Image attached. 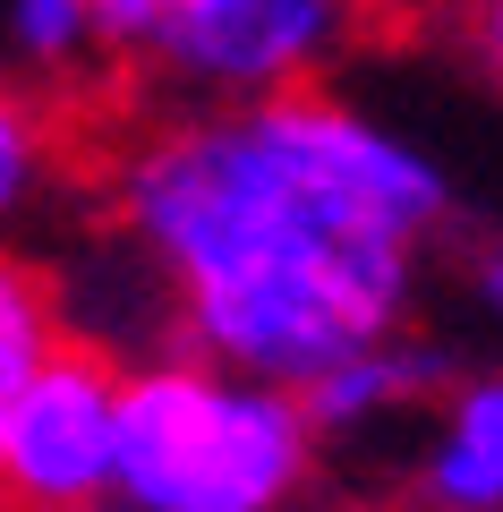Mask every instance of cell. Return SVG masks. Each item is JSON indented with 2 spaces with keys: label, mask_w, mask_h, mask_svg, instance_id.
Listing matches in <instances>:
<instances>
[{
  "label": "cell",
  "mask_w": 503,
  "mask_h": 512,
  "mask_svg": "<svg viewBox=\"0 0 503 512\" xmlns=\"http://www.w3.org/2000/svg\"><path fill=\"white\" fill-rule=\"evenodd\" d=\"M111 214L162 282L180 350L299 393L410 325L452 171L350 94L290 86L128 137Z\"/></svg>",
  "instance_id": "obj_1"
},
{
  "label": "cell",
  "mask_w": 503,
  "mask_h": 512,
  "mask_svg": "<svg viewBox=\"0 0 503 512\" xmlns=\"http://www.w3.org/2000/svg\"><path fill=\"white\" fill-rule=\"evenodd\" d=\"M376 9H469V0H376Z\"/></svg>",
  "instance_id": "obj_13"
},
{
  "label": "cell",
  "mask_w": 503,
  "mask_h": 512,
  "mask_svg": "<svg viewBox=\"0 0 503 512\" xmlns=\"http://www.w3.org/2000/svg\"><path fill=\"white\" fill-rule=\"evenodd\" d=\"M316 470L324 436L282 384L214 367L180 342L120 367V512H299Z\"/></svg>",
  "instance_id": "obj_2"
},
{
  "label": "cell",
  "mask_w": 503,
  "mask_h": 512,
  "mask_svg": "<svg viewBox=\"0 0 503 512\" xmlns=\"http://www.w3.org/2000/svg\"><path fill=\"white\" fill-rule=\"evenodd\" d=\"M120 350L60 333L0 410V512H94L120 470Z\"/></svg>",
  "instance_id": "obj_3"
},
{
  "label": "cell",
  "mask_w": 503,
  "mask_h": 512,
  "mask_svg": "<svg viewBox=\"0 0 503 512\" xmlns=\"http://www.w3.org/2000/svg\"><path fill=\"white\" fill-rule=\"evenodd\" d=\"M94 512H120V504H94Z\"/></svg>",
  "instance_id": "obj_14"
},
{
  "label": "cell",
  "mask_w": 503,
  "mask_h": 512,
  "mask_svg": "<svg viewBox=\"0 0 503 512\" xmlns=\"http://www.w3.org/2000/svg\"><path fill=\"white\" fill-rule=\"evenodd\" d=\"M444 384H452V350L401 325V333H376V342L342 350L324 376H307L299 384V410H307V427L333 444V436H376V427L427 410Z\"/></svg>",
  "instance_id": "obj_5"
},
{
  "label": "cell",
  "mask_w": 503,
  "mask_h": 512,
  "mask_svg": "<svg viewBox=\"0 0 503 512\" xmlns=\"http://www.w3.org/2000/svg\"><path fill=\"white\" fill-rule=\"evenodd\" d=\"M478 308L503 325V248H486V256H478Z\"/></svg>",
  "instance_id": "obj_12"
},
{
  "label": "cell",
  "mask_w": 503,
  "mask_h": 512,
  "mask_svg": "<svg viewBox=\"0 0 503 512\" xmlns=\"http://www.w3.org/2000/svg\"><path fill=\"white\" fill-rule=\"evenodd\" d=\"M9 52L26 60L35 77H77L103 60V43H94V18H86V0H9Z\"/></svg>",
  "instance_id": "obj_9"
},
{
  "label": "cell",
  "mask_w": 503,
  "mask_h": 512,
  "mask_svg": "<svg viewBox=\"0 0 503 512\" xmlns=\"http://www.w3.org/2000/svg\"><path fill=\"white\" fill-rule=\"evenodd\" d=\"M69 333V308H60V282L43 274L18 239H0V410L18 402V384L52 359V342Z\"/></svg>",
  "instance_id": "obj_7"
},
{
  "label": "cell",
  "mask_w": 503,
  "mask_h": 512,
  "mask_svg": "<svg viewBox=\"0 0 503 512\" xmlns=\"http://www.w3.org/2000/svg\"><path fill=\"white\" fill-rule=\"evenodd\" d=\"M435 419L410 453L418 512H503V367H469L435 393Z\"/></svg>",
  "instance_id": "obj_6"
},
{
  "label": "cell",
  "mask_w": 503,
  "mask_h": 512,
  "mask_svg": "<svg viewBox=\"0 0 503 512\" xmlns=\"http://www.w3.org/2000/svg\"><path fill=\"white\" fill-rule=\"evenodd\" d=\"M461 43H469V60H478V77L503 94V0H469L461 9Z\"/></svg>",
  "instance_id": "obj_11"
},
{
  "label": "cell",
  "mask_w": 503,
  "mask_h": 512,
  "mask_svg": "<svg viewBox=\"0 0 503 512\" xmlns=\"http://www.w3.org/2000/svg\"><path fill=\"white\" fill-rule=\"evenodd\" d=\"M52 163H60V137H52V111L0 77V222H18L26 205L52 188Z\"/></svg>",
  "instance_id": "obj_8"
},
{
  "label": "cell",
  "mask_w": 503,
  "mask_h": 512,
  "mask_svg": "<svg viewBox=\"0 0 503 512\" xmlns=\"http://www.w3.org/2000/svg\"><path fill=\"white\" fill-rule=\"evenodd\" d=\"M188 0H86L94 18V43H103L111 60H154V43L180 26Z\"/></svg>",
  "instance_id": "obj_10"
},
{
  "label": "cell",
  "mask_w": 503,
  "mask_h": 512,
  "mask_svg": "<svg viewBox=\"0 0 503 512\" xmlns=\"http://www.w3.org/2000/svg\"><path fill=\"white\" fill-rule=\"evenodd\" d=\"M350 35L359 0H188L145 69L180 86L197 111H239L290 86H324Z\"/></svg>",
  "instance_id": "obj_4"
}]
</instances>
